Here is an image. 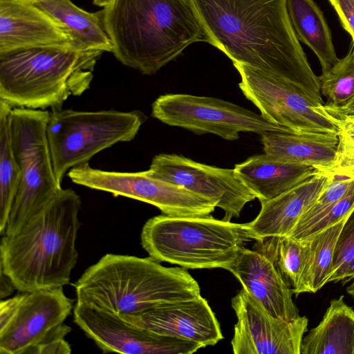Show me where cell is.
Returning <instances> with one entry per match:
<instances>
[{
    "label": "cell",
    "instance_id": "19",
    "mask_svg": "<svg viewBox=\"0 0 354 354\" xmlns=\"http://www.w3.org/2000/svg\"><path fill=\"white\" fill-rule=\"evenodd\" d=\"M333 176L319 171L278 196L261 203L257 217L244 223L251 239L288 236Z\"/></svg>",
    "mask_w": 354,
    "mask_h": 354
},
{
    "label": "cell",
    "instance_id": "39",
    "mask_svg": "<svg viewBox=\"0 0 354 354\" xmlns=\"http://www.w3.org/2000/svg\"><path fill=\"white\" fill-rule=\"evenodd\" d=\"M346 291L354 298V280L353 282L347 288Z\"/></svg>",
    "mask_w": 354,
    "mask_h": 354
},
{
    "label": "cell",
    "instance_id": "41",
    "mask_svg": "<svg viewBox=\"0 0 354 354\" xmlns=\"http://www.w3.org/2000/svg\"><path fill=\"white\" fill-rule=\"evenodd\" d=\"M352 1H353V3H354V0H352Z\"/></svg>",
    "mask_w": 354,
    "mask_h": 354
},
{
    "label": "cell",
    "instance_id": "9",
    "mask_svg": "<svg viewBox=\"0 0 354 354\" xmlns=\"http://www.w3.org/2000/svg\"><path fill=\"white\" fill-rule=\"evenodd\" d=\"M151 115L169 126L198 135L212 133L230 141L237 140L241 132H290L232 102L189 94L160 95L152 104Z\"/></svg>",
    "mask_w": 354,
    "mask_h": 354
},
{
    "label": "cell",
    "instance_id": "29",
    "mask_svg": "<svg viewBox=\"0 0 354 354\" xmlns=\"http://www.w3.org/2000/svg\"><path fill=\"white\" fill-rule=\"evenodd\" d=\"M354 211V184L339 201L313 217L297 223L288 237L304 240L349 216Z\"/></svg>",
    "mask_w": 354,
    "mask_h": 354
},
{
    "label": "cell",
    "instance_id": "12",
    "mask_svg": "<svg viewBox=\"0 0 354 354\" xmlns=\"http://www.w3.org/2000/svg\"><path fill=\"white\" fill-rule=\"evenodd\" d=\"M63 288L22 292L0 303V353L30 354L73 310Z\"/></svg>",
    "mask_w": 354,
    "mask_h": 354
},
{
    "label": "cell",
    "instance_id": "16",
    "mask_svg": "<svg viewBox=\"0 0 354 354\" xmlns=\"http://www.w3.org/2000/svg\"><path fill=\"white\" fill-rule=\"evenodd\" d=\"M120 317L136 327L158 335L193 342L203 348L214 346L223 339L214 313L201 295L139 315Z\"/></svg>",
    "mask_w": 354,
    "mask_h": 354
},
{
    "label": "cell",
    "instance_id": "2",
    "mask_svg": "<svg viewBox=\"0 0 354 354\" xmlns=\"http://www.w3.org/2000/svg\"><path fill=\"white\" fill-rule=\"evenodd\" d=\"M80 196L62 189L17 232L1 239V270L21 292L67 285L75 266Z\"/></svg>",
    "mask_w": 354,
    "mask_h": 354
},
{
    "label": "cell",
    "instance_id": "10",
    "mask_svg": "<svg viewBox=\"0 0 354 354\" xmlns=\"http://www.w3.org/2000/svg\"><path fill=\"white\" fill-rule=\"evenodd\" d=\"M241 76L239 86L268 121L292 133L339 134L333 117L290 84L260 71L233 63Z\"/></svg>",
    "mask_w": 354,
    "mask_h": 354
},
{
    "label": "cell",
    "instance_id": "40",
    "mask_svg": "<svg viewBox=\"0 0 354 354\" xmlns=\"http://www.w3.org/2000/svg\"><path fill=\"white\" fill-rule=\"evenodd\" d=\"M32 0H0V2L3 1H31Z\"/></svg>",
    "mask_w": 354,
    "mask_h": 354
},
{
    "label": "cell",
    "instance_id": "31",
    "mask_svg": "<svg viewBox=\"0 0 354 354\" xmlns=\"http://www.w3.org/2000/svg\"><path fill=\"white\" fill-rule=\"evenodd\" d=\"M353 184V178L333 176L328 185L319 194L297 223L313 217L341 200L349 192Z\"/></svg>",
    "mask_w": 354,
    "mask_h": 354
},
{
    "label": "cell",
    "instance_id": "24",
    "mask_svg": "<svg viewBox=\"0 0 354 354\" xmlns=\"http://www.w3.org/2000/svg\"><path fill=\"white\" fill-rule=\"evenodd\" d=\"M289 17L299 41L317 55L322 73L339 60L323 12L314 0H287Z\"/></svg>",
    "mask_w": 354,
    "mask_h": 354
},
{
    "label": "cell",
    "instance_id": "5",
    "mask_svg": "<svg viewBox=\"0 0 354 354\" xmlns=\"http://www.w3.org/2000/svg\"><path fill=\"white\" fill-rule=\"evenodd\" d=\"M103 52L32 48L0 54V100L13 108L60 109L90 87Z\"/></svg>",
    "mask_w": 354,
    "mask_h": 354
},
{
    "label": "cell",
    "instance_id": "35",
    "mask_svg": "<svg viewBox=\"0 0 354 354\" xmlns=\"http://www.w3.org/2000/svg\"><path fill=\"white\" fill-rule=\"evenodd\" d=\"M333 118L339 128V145L354 151V117Z\"/></svg>",
    "mask_w": 354,
    "mask_h": 354
},
{
    "label": "cell",
    "instance_id": "14",
    "mask_svg": "<svg viewBox=\"0 0 354 354\" xmlns=\"http://www.w3.org/2000/svg\"><path fill=\"white\" fill-rule=\"evenodd\" d=\"M231 304L237 318L231 341L234 354H300L306 317L276 318L243 288Z\"/></svg>",
    "mask_w": 354,
    "mask_h": 354
},
{
    "label": "cell",
    "instance_id": "8",
    "mask_svg": "<svg viewBox=\"0 0 354 354\" xmlns=\"http://www.w3.org/2000/svg\"><path fill=\"white\" fill-rule=\"evenodd\" d=\"M145 120L137 111L52 110L46 132L58 183L66 171L101 151L134 139Z\"/></svg>",
    "mask_w": 354,
    "mask_h": 354
},
{
    "label": "cell",
    "instance_id": "18",
    "mask_svg": "<svg viewBox=\"0 0 354 354\" xmlns=\"http://www.w3.org/2000/svg\"><path fill=\"white\" fill-rule=\"evenodd\" d=\"M229 271L273 317L289 321L299 316L291 288L275 263L264 253L243 247Z\"/></svg>",
    "mask_w": 354,
    "mask_h": 354
},
{
    "label": "cell",
    "instance_id": "21",
    "mask_svg": "<svg viewBox=\"0 0 354 354\" xmlns=\"http://www.w3.org/2000/svg\"><path fill=\"white\" fill-rule=\"evenodd\" d=\"M261 136L266 153L316 168L332 165L338 151L339 137L334 133L272 131Z\"/></svg>",
    "mask_w": 354,
    "mask_h": 354
},
{
    "label": "cell",
    "instance_id": "1",
    "mask_svg": "<svg viewBox=\"0 0 354 354\" xmlns=\"http://www.w3.org/2000/svg\"><path fill=\"white\" fill-rule=\"evenodd\" d=\"M205 39L232 63L286 82L323 104L292 25L287 0H188Z\"/></svg>",
    "mask_w": 354,
    "mask_h": 354
},
{
    "label": "cell",
    "instance_id": "37",
    "mask_svg": "<svg viewBox=\"0 0 354 354\" xmlns=\"http://www.w3.org/2000/svg\"><path fill=\"white\" fill-rule=\"evenodd\" d=\"M16 289L12 280L1 270L0 280V297L3 299L4 297L11 295Z\"/></svg>",
    "mask_w": 354,
    "mask_h": 354
},
{
    "label": "cell",
    "instance_id": "13",
    "mask_svg": "<svg viewBox=\"0 0 354 354\" xmlns=\"http://www.w3.org/2000/svg\"><path fill=\"white\" fill-rule=\"evenodd\" d=\"M145 171L151 177L182 186L209 200L225 212L224 221L239 217L244 206L256 198L234 169L205 165L181 155H157Z\"/></svg>",
    "mask_w": 354,
    "mask_h": 354
},
{
    "label": "cell",
    "instance_id": "33",
    "mask_svg": "<svg viewBox=\"0 0 354 354\" xmlns=\"http://www.w3.org/2000/svg\"><path fill=\"white\" fill-rule=\"evenodd\" d=\"M317 169L333 176L354 179V151L339 145L337 156L333 164L328 167Z\"/></svg>",
    "mask_w": 354,
    "mask_h": 354
},
{
    "label": "cell",
    "instance_id": "23",
    "mask_svg": "<svg viewBox=\"0 0 354 354\" xmlns=\"http://www.w3.org/2000/svg\"><path fill=\"white\" fill-rule=\"evenodd\" d=\"M300 354H354V310L344 296L330 301L322 321L304 337Z\"/></svg>",
    "mask_w": 354,
    "mask_h": 354
},
{
    "label": "cell",
    "instance_id": "27",
    "mask_svg": "<svg viewBox=\"0 0 354 354\" xmlns=\"http://www.w3.org/2000/svg\"><path fill=\"white\" fill-rule=\"evenodd\" d=\"M253 249L264 253L275 263L292 291L297 288L306 259V239L267 237L256 240Z\"/></svg>",
    "mask_w": 354,
    "mask_h": 354
},
{
    "label": "cell",
    "instance_id": "34",
    "mask_svg": "<svg viewBox=\"0 0 354 354\" xmlns=\"http://www.w3.org/2000/svg\"><path fill=\"white\" fill-rule=\"evenodd\" d=\"M338 15L341 25L354 43V3L352 0H328Z\"/></svg>",
    "mask_w": 354,
    "mask_h": 354
},
{
    "label": "cell",
    "instance_id": "26",
    "mask_svg": "<svg viewBox=\"0 0 354 354\" xmlns=\"http://www.w3.org/2000/svg\"><path fill=\"white\" fill-rule=\"evenodd\" d=\"M13 107L0 100V232L3 235L17 192L21 172L10 135L9 115Z\"/></svg>",
    "mask_w": 354,
    "mask_h": 354
},
{
    "label": "cell",
    "instance_id": "6",
    "mask_svg": "<svg viewBox=\"0 0 354 354\" xmlns=\"http://www.w3.org/2000/svg\"><path fill=\"white\" fill-rule=\"evenodd\" d=\"M141 245L149 257L185 269H229L252 239L244 223L212 216L162 214L143 225Z\"/></svg>",
    "mask_w": 354,
    "mask_h": 354
},
{
    "label": "cell",
    "instance_id": "38",
    "mask_svg": "<svg viewBox=\"0 0 354 354\" xmlns=\"http://www.w3.org/2000/svg\"><path fill=\"white\" fill-rule=\"evenodd\" d=\"M109 0H93V4L100 7H104Z\"/></svg>",
    "mask_w": 354,
    "mask_h": 354
},
{
    "label": "cell",
    "instance_id": "30",
    "mask_svg": "<svg viewBox=\"0 0 354 354\" xmlns=\"http://www.w3.org/2000/svg\"><path fill=\"white\" fill-rule=\"evenodd\" d=\"M354 280V211L345 222L336 243L328 283Z\"/></svg>",
    "mask_w": 354,
    "mask_h": 354
},
{
    "label": "cell",
    "instance_id": "32",
    "mask_svg": "<svg viewBox=\"0 0 354 354\" xmlns=\"http://www.w3.org/2000/svg\"><path fill=\"white\" fill-rule=\"evenodd\" d=\"M71 328L64 324L51 330L30 352V354H68L71 348L65 336Z\"/></svg>",
    "mask_w": 354,
    "mask_h": 354
},
{
    "label": "cell",
    "instance_id": "7",
    "mask_svg": "<svg viewBox=\"0 0 354 354\" xmlns=\"http://www.w3.org/2000/svg\"><path fill=\"white\" fill-rule=\"evenodd\" d=\"M49 117L47 110L24 107L10 113V140L21 178L3 235L17 232L62 189L47 137Z\"/></svg>",
    "mask_w": 354,
    "mask_h": 354
},
{
    "label": "cell",
    "instance_id": "15",
    "mask_svg": "<svg viewBox=\"0 0 354 354\" xmlns=\"http://www.w3.org/2000/svg\"><path fill=\"white\" fill-rule=\"evenodd\" d=\"M73 319L104 353L192 354L203 348L193 342L151 333L115 315L77 302Z\"/></svg>",
    "mask_w": 354,
    "mask_h": 354
},
{
    "label": "cell",
    "instance_id": "28",
    "mask_svg": "<svg viewBox=\"0 0 354 354\" xmlns=\"http://www.w3.org/2000/svg\"><path fill=\"white\" fill-rule=\"evenodd\" d=\"M322 95L327 102L326 109H337L346 105L354 97V43L346 55L339 59L328 71L318 76Z\"/></svg>",
    "mask_w": 354,
    "mask_h": 354
},
{
    "label": "cell",
    "instance_id": "4",
    "mask_svg": "<svg viewBox=\"0 0 354 354\" xmlns=\"http://www.w3.org/2000/svg\"><path fill=\"white\" fill-rule=\"evenodd\" d=\"M77 303L118 317L201 296L198 282L180 266L151 257L106 254L75 283Z\"/></svg>",
    "mask_w": 354,
    "mask_h": 354
},
{
    "label": "cell",
    "instance_id": "17",
    "mask_svg": "<svg viewBox=\"0 0 354 354\" xmlns=\"http://www.w3.org/2000/svg\"><path fill=\"white\" fill-rule=\"evenodd\" d=\"M32 48L77 50L67 30L31 2H0V54Z\"/></svg>",
    "mask_w": 354,
    "mask_h": 354
},
{
    "label": "cell",
    "instance_id": "20",
    "mask_svg": "<svg viewBox=\"0 0 354 354\" xmlns=\"http://www.w3.org/2000/svg\"><path fill=\"white\" fill-rule=\"evenodd\" d=\"M234 169L260 203L278 196L319 171L313 166L290 162L266 153L250 157L235 165Z\"/></svg>",
    "mask_w": 354,
    "mask_h": 354
},
{
    "label": "cell",
    "instance_id": "3",
    "mask_svg": "<svg viewBox=\"0 0 354 354\" xmlns=\"http://www.w3.org/2000/svg\"><path fill=\"white\" fill-rule=\"evenodd\" d=\"M103 21L115 57L153 75L189 45L205 41L188 0H109Z\"/></svg>",
    "mask_w": 354,
    "mask_h": 354
},
{
    "label": "cell",
    "instance_id": "11",
    "mask_svg": "<svg viewBox=\"0 0 354 354\" xmlns=\"http://www.w3.org/2000/svg\"><path fill=\"white\" fill-rule=\"evenodd\" d=\"M68 176L75 184L151 204L165 215L207 216L216 207L209 200L182 186L151 177L145 171H104L86 162L72 168Z\"/></svg>",
    "mask_w": 354,
    "mask_h": 354
},
{
    "label": "cell",
    "instance_id": "36",
    "mask_svg": "<svg viewBox=\"0 0 354 354\" xmlns=\"http://www.w3.org/2000/svg\"><path fill=\"white\" fill-rule=\"evenodd\" d=\"M324 109L335 118L339 119L345 117H354V97L343 107L337 109L324 108Z\"/></svg>",
    "mask_w": 354,
    "mask_h": 354
},
{
    "label": "cell",
    "instance_id": "25",
    "mask_svg": "<svg viewBox=\"0 0 354 354\" xmlns=\"http://www.w3.org/2000/svg\"><path fill=\"white\" fill-rule=\"evenodd\" d=\"M349 216L305 239L308 241L306 259L299 283L292 291L293 294L315 293L328 283L336 243Z\"/></svg>",
    "mask_w": 354,
    "mask_h": 354
},
{
    "label": "cell",
    "instance_id": "22",
    "mask_svg": "<svg viewBox=\"0 0 354 354\" xmlns=\"http://www.w3.org/2000/svg\"><path fill=\"white\" fill-rule=\"evenodd\" d=\"M30 2L62 26L72 37L77 50L112 53L113 46L104 27L102 9L89 12L71 0H32Z\"/></svg>",
    "mask_w": 354,
    "mask_h": 354
}]
</instances>
